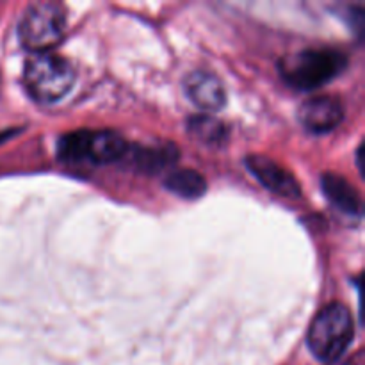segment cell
Returning a JSON list of instances; mask_svg holds the SVG:
<instances>
[{"instance_id":"52a82bcc","label":"cell","mask_w":365,"mask_h":365,"mask_svg":"<svg viewBox=\"0 0 365 365\" xmlns=\"http://www.w3.org/2000/svg\"><path fill=\"white\" fill-rule=\"evenodd\" d=\"M298 118L309 132L327 134L337 128L344 120V107L335 96H314L299 106Z\"/></svg>"},{"instance_id":"7c38bea8","label":"cell","mask_w":365,"mask_h":365,"mask_svg":"<svg viewBox=\"0 0 365 365\" xmlns=\"http://www.w3.org/2000/svg\"><path fill=\"white\" fill-rule=\"evenodd\" d=\"M187 132L200 145L210 146V148H220L228 139L227 125L212 114H198V116L189 118Z\"/></svg>"},{"instance_id":"277c9868","label":"cell","mask_w":365,"mask_h":365,"mask_svg":"<svg viewBox=\"0 0 365 365\" xmlns=\"http://www.w3.org/2000/svg\"><path fill=\"white\" fill-rule=\"evenodd\" d=\"M127 150L128 143L114 130H75L57 143V155L66 163H121Z\"/></svg>"},{"instance_id":"8992f818","label":"cell","mask_w":365,"mask_h":365,"mask_svg":"<svg viewBox=\"0 0 365 365\" xmlns=\"http://www.w3.org/2000/svg\"><path fill=\"white\" fill-rule=\"evenodd\" d=\"M246 166H248L250 173H252L267 191L291 200L298 198V196L302 195V187H299V182L296 180L294 175L289 170H285V168L282 166V164H278L277 160L271 159V157L253 153V155L246 157Z\"/></svg>"},{"instance_id":"6da1fadb","label":"cell","mask_w":365,"mask_h":365,"mask_svg":"<svg viewBox=\"0 0 365 365\" xmlns=\"http://www.w3.org/2000/svg\"><path fill=\"white\" fill-rule=\"evenodd\" d=\"M355 337L353 314L342 303H328L316 314L307 334V344L319 362L341 359Z\"/></svg>"},{"instance_id":"8fae6325","label":"cell","mask_w":365,"mask_h":365,"mask_svg":"<svg viewBox=\"0 0 365 365\" xmlns=\"http://www.w3.org/2000/svg\"><path fill=\"white\" fill-rule=\"evenodd\" d=\"M164 187L175 196L184 200H198L207 192V180L200 171L184 168V170H173L164 178Z\"/></svg>"},{"instance_id":"30bf717a","label":"cell","mask_w":365,"mask_h":365,"mask_svg":"<svg viewBox=\"0 0 365 365\" xmlns=\"http://www.w3.org/2000/svg\"><path fill=\"white\" fill-rule=\"evenodd\" d=\"M321 185H323V192L330 200L331 205L337 207L341 212L348 214V216L362 214V196L344 177L328 171L321 177Z\"/></svg>"},{"instance_id":"ba28073f","label":"cell","mask_w":365,"mask_h":365,"mask_svg":"<svg viewBox=\"0 0 365 365\" xmlns=\"http://www.w3.org/2000/svg\"><path fill=\"white\" fill-rule=\"evenodd\" d=\"M184 93L191 103H195L203 114L216 113L227 102V93L225 86L214 73L205 70H195L185 75L184 78Z\"/></svg>"},{"instance_id":"9c48e42d","label":"cell","mask_w":365,"mask_h":365,"mask_svg":"<svg viewBox=\"0 0 365 365\" xmlns=\"http://www.w3.org/2000/svg\"><path fill=\"white\" fill-rule=\"evenodd\" d=\"M125 163L130 168H134L139 173H160L164 170H170L175 166L178 160V150L177 146L171 143H164V145H153V146H132L128 145L127 153L123 157ZM121 160V163H123Z\"/></svg>"},{"instance_id":"5b68a950","label":"cell","mask_w":365,"mask_h":365,"mask_svg":"<svg viewBox=\"0 0 365 365\" xmlns=\"http://www.w3.org/2000/svg\"><path fill=\"white\" fill-rule=\"evenodd\" d=\"M66 24V11L61 4L48 0L34 2L21 14L18 38L31 53L50 52L64 38Z\"/></svg>"},{"instance_id":"7a4b0ae2","label":"cell","mask_w":365,"mask_h":365,"mask_svg":"<svg viewBox=\"0 0 365 365\" xmlns=\"http://www.w3.org/2000/svg\"><path fill=\"white\" fill-rule=\"evenodd\" d=\"M346 66L348 59L341 50L307 48L285 57L280 63V73L292 88L310 91L334 81Z\"/></svg>"},{"instance_id":"3957f363","label":"cell","mask_w":365,"mask_h":365,"mask_svg":"<svg viewBox=\"0 0 365 365\" xmlns=\"http://www.w3.org/2000/svg\"><path fill=\"white\" fill-rule=\"evenodd\" d=\"M24 84L36 102L56 103L73 88L75 70L56 53H32L24 68Z\"/></svg>"}]
</instances>
